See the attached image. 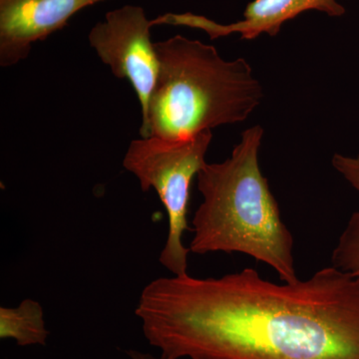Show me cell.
I'll return each instance as SVG.
<instances>
[{
	"label": "cell",
	"instance_id": "30bf717a",
	"mask_svg": "<svg viewBox=\"0 0 359 359\" xmlns=\"http://www.w3.org/2000/svg\"><path fill=\"white\" fill-rule=\"evenodd\" d=\"M127 353L131 359H163L162 358H155L152 354L140 353L137 351H129Z\"/></svg>",
	"mask_w": 359,
	"mask_h": 359
},
{
	"label": "cell",
	"instance_id": "52a82bcc",
	"mask_svg": "<svg viewBox=\"0 0 359 359\" xmlns=\"http://www.w3.org/2000/svg\"><path fill=\"white\" fill-rule=\"evenodd\" d=\"M309 11H320L332 18L346 13L337 0H254L245 9L244 20L228 25L192 13L166 14L161 16L160 22L199 28L212 39L238 33L241 39L252 40L264 33L276 36L285 22Z\"/></svg>",
	"mask_w": 359,
	"mask_h": 359
},
{
	"label": "cell",
	"instance_id": "3957f363",
	"mask_svg": "<svg viewBox=\"0 0 359 359\" xmlns=\"http://www.w3.org/2000/svg\"><path fill=\"white\" fill-rule=\"evenodd\" d=\"M159 75L142 138L176 141L223 125L244 122L264 97L245 58L224 60L212 45L175 35L156 42Z\"/></svg>",
	"mask_w": 359,
	"mask_h": 359
},
{
	"label": "cell",
	"instance_id": "5b68a950",
	"mask_svg": "<svg viewBox=\"0 0 359 359\" xmlns=\"http://www.w3.org/2000/svg\"><path fill=\"white\" fill-rule=\"evenodd\" d=\"M153 20L141 6H125L106 13L93 26L89 42L119 79L128 80L138 96L142 116L147 111L159 75V59L151 40Z\"/></svg>",
	"mask_w": 359,
	"mask_h": 359
},
{
	"label": "cell",
	"instance_id": "8992f818",
	"mask_svg": "<svg viewBox=\"0 0 359 359\" xmlns=\"http://www.w3.org/2000/svg\"><path fill=\"white\" fill-rule=\"evenodd\" d=\"M106 0H0V65L29 55L35 42L63 29L73 15Z\"/></svg>",
	"mask_w": 359,
	"mask_h": 359
},
{
	"label": "cell",
	"instance_id": "277c9868",
	"mask_svg": "<svg viewBox=\"0 0 359 359\" xmlns=\"http://www.w3.org/2000/svg\"><path fill=\"white\" fill-rule=\"evenodd\" d=\"M212 139V131L183 140L137 139L130 143L123 160V166L138 179L142 191L154 189L166 209L169 229L159 261L173 276L188 273L190 249L184 245L183 236L189 229L191 185L207 163L205 157Z\"/></svg>",
	"mask_w": 359,
	"mask_h": 359
},
{
	"label": "cell",
	"instance_id": "ba28073f",
	"mask_svg": "<svg viewBox=\"0 0 359 359\" xmlns=\"http://www.w3.org/2000/svg\"><path fill=\"white\" fill-rule=\"evenodd\" d=\"M332 166L359 192V155L335 154ZM332 266L359 278V212H354L340 236L332 256Z\"/></svg>",
	"mask_w": 359,
	"mask_h": 359
},
{
	"label": "cell",
	"instance_id": "9c48e42d",
	"mask_svg": "<svg viewBox=\"0 0 359 359\" xmlns=\"http://www.w3.org/2000/svg\"><path fill=\"white\" fill-rule=\"evenodd\" d=\"M49 332L39 302L27 299L16 308H0V339H13L18 346H46Z\"/></svg>",
	"mask_w": 359,
	"mask_h": 359
},
{
	"label": "cell",
	"instance_id": "7a4b0ae2",
	"mask_svg": "<svg viewBox=\"0 0 359 359\" xmlns=\"http://www.w3.org/2000/svg\"><path fill=\"white\" fill-rule=\"evenodd\" d=\"M263 137L261 126L250 127L230 158L201 169L203 202L193 217L189 249L197 255L240 252L268 264L283 282L292 283L299 280L294 237L259 168Z\"/></svg>",
	"mask_w": 359,
	"mask_h": 359
},
{
	"label": "cell",
	"instance_id": "6da1fadb",
	"mask_svg": "<svg viewBox=\"0 0 359 359\" xmlns=\"http://www.w3.org/2000/svg\"><path fill=\"white\" fill-rule=\"evenodd\" d=\"M135 313L163 359H359V278L332 266L280 285L250 268L160 278Z\"/></svg>",
	"mask_w": 359,
	"mask_h": 359
}]
</instances>
